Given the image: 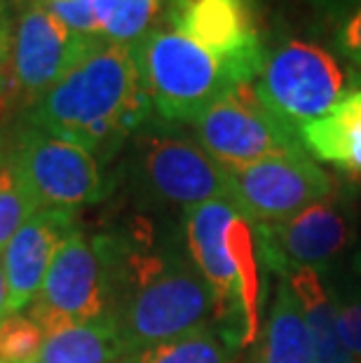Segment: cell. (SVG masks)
Wrapping results in <instances>:
<instances>
[{
    "mask_svg": "<svg viewBox=\"0 0 361 363\" xmlns=\"http://www.w3.org/2000/svg\"><path fill=\"white\" fill-rule=\"evenodd\" d=\"M169 0H91L101 35L136 45L165 19Z\"/></svg>",
    "mask_w": 361,
    "mask_h": 363,
    "instance_id": "obj_21",
    "label": "cell"
},
{
    "mask_svg": "<svg viewBox=\"0 0 361 363\" xmlns=\"http://www.w3.org/2000/svg\"><path fill=\"white\" fill-rule=\"evenodd\" d=\"M136 176L155 202L190 206L230 199V174L195 138L172 131V125L148 122L134 136Z\"/></svg>",
    "mask_w": 361,
    "mask_h": 363,
    "instance_id": "obj_7",
    "label": "cell"
},
{
    "mask_svg": "<svg viewBox=\"0 0 361 363\" xmlns=\"http://www.w3.org/2000/svg\"><path fill=\"white\" fill-rule=\"evenodd\" d=\"M75 230L71 208H40L0 253L7 277V316L21 314L43 289L61 242Z\"/></svg>",
    "mask_w": 361,
    "mask_h": 363,
    "instance_id": "obj_14",
    "label": "cell"
},
{
    "mask_svg": "<svg viewBox=\"0 0 361 363\" xmlns=\"http://www.w3.org/2000/svg\"><path fill=\"white\" fill-rule=\"evenodd\" d=\"M150 115L134 45L96 38L78 64L28 108L26 122L80 145L104 164L148 125Z\"/></svg>",
    "mask_w": 361,
    "mask_h": 363,
    "instance_id": "obj_1",
    "label": "cell"
},
{
    "mask_svg": "<svg viewBox=\"0 0 361 363\" xmlns=\"http://www.w3.org/2000/svg\"><path fill=\"white\" fill-rule=\"evenodd\" d=\"M258 256L267 269L284 267L324 269L343 256L352 239L350 216L335 192L324 202L305 208L282 223H253Z\"/></svg>",
    "mask_w": 361,
    "mask_h": 363,
    "instance_id": "obj_12",
    "label": "cell"
},
{
    "mask_svg": "<svg viewBox=\"0 0 361 363\" xmlns=\"http://www.w3.org/2000/svg\"><path fill=\"white\" fill-rule=\"evenodd\" d=\"M12 38L14 30L10 26L7 3L0 0V96L10 89V59H12Z\"/></svg>",
    "mask_w": 361,
    "mask_h": 363,
    "instance_id": "obj_27",
    "label": "cell"
},
{
    "mask_svg": "<svg viewBox=\"0 0 361 363\" xmlns=\"http://www.w3.org/2000/svg\"><path fill=\"white\" fill-rule=\"evenodd\" d=\"M195 141L226 169L251 167L277 155L305 152L298 131L279 122L253 89V82L235 84L206 106L193 122Z\"/></svg>",
    "mask_w": 361,
    "mask_h": 363,
    "instance_id": "obj_6",
    "label": "cell"
},
{
    "mask_svg": "<svg viewBox=\"0 0 361 363\" xmlns=\"http://www.w3.org/2000/svg\"><path fill=\"white\" fill-rule=\"evenodd\" d=\"M230 174L233 202L251 223H282L333 195V181L307 152L277 155Z\"/></svg>",
    "mask_w": 361,
    "mask_h": 363,
    "instance_id": "obj_10",
    "label": "cell"
},
{
    "mask_svg": "<svg viewBox=\"0 0 361 363\" xmlns=\"http://www.w3.org/2000/svg\"><path fill=\"white\" fill-rule=\"evenodd\" d=\"M43 5L75 35L104 38L91 0H43Z\"/></svg>",
    "mask_w": 361,
    "mask_h": 363,
    "instance_id": "obj_25",
    "label": "cell"
},
{
    "mask_svg": "<svg viewBox=\"0 0 361 363\" xmlns=\"http://www.w3.org/2000/svg\"><path fill=\"white\" fill-rule=\"evenodd\" d=\"M258 363H312L310 333L294 289L279 279L263 328Z\"/></svg>",
    "mask_w": 361,
    "mask_h": 363,
    "instance_id": "obj_18",
    "label": "cell"
},
{
    "mask_svg": "<svg viewBox=\"0 0 361 363\" xmlns=\"http://www.w3.org/2000/svg\"><path fill=\"white\" fill-rule=\"evenodd\" d=\"M242 213L230 199H213L183 211V235L188 256L204 277L218 303V328L242 347L244 323L240 303V279L228 249V228Z\"/></svg>",
    "mask_w": 361,
    "mask_h": 363,
    "instance_id": "obj_13",
    "label": "cell"
},
{
    "mask_svg": "<svg viewBox=\"0 0 361 363\" xmlns=\"http://www.w3.org/2000/svg\"><path fill=\"white\" fill-rule=\"evenodd\" d=\"M35 211H40V204L21 179L7 148V138H0V253Z\"/></svg>",
    "mask_w": 361,
    "mask_h": 363,
    "instance_id": "obj_22",
    "label": "cell"
},
{
    "mask_svg": "<svg viewBox=\"0 0 361 363\" xmlns=\"http://www.w3.org/2000/svg\"><path fill=\"white\" fill-rule=\"evenodd\" d=\"M5 316H7V277H5L3 260H0V321Z\"/></svg>",
    "mask_w": 361,
    "mask_h": 363,
    "instance_id": "obj_28",
    "label": "cell"
},
{
    "mask_svg": "<svg viewBox=\"0 0 361 363\" xmlns=\"http://www.w3.org/2000/svg\"><path fill=\"white\" fill-rule=\"evenodd\" d=\"M333 45L352 66L361 68V5H357L338 26Z\"/></svg>",
    "mask_w": 361,
    "mask_h": 363,
    "instance_id": "obj_26",
    "label": "cell"
},
{
    "mask_svg": "<svg viewBox=\"0 0 361 363\" xmlns=\"http://www.w3.org/2000/svg\"><path fill=\"white\" fill-rule=\"evenodd\" d=\"M228 249L235 260L237 279H240V303L244 337L242 347L253 345L260 335V256L256 244V230L244 213H237L228 228Z\"/></svg>",
    "mask_w": 361,
    "mask_h": 363,
    "instance_id": "obj_19",
    "label": "cell"
},
{
    "mask_svg": "<svg viewBox=\"0 0 361 363\" xmlns=\"http://www.w3.org/2000/svg\"><path fill=\"white\" fill-rule=\"evenodd\" d=\"M305 152L361 181V87H352L324 118L298 131Z\"/></svg>",
    "mask_w": 361,
    "mask_h": 363,
    "instance_id": "obj_15",
    "label": "cell"
},
{
    "mask_svg": "<svg viewBox=\"0 0 361 363\" xmlns=\"http://www.w3.org/2000/svg\"><path fill=\"white\" fill-rule=\"evenodd\" d=\"M96 38L75 35L43 3L21 7L12 38L10 87L14 96L35 106L78 64Z\"/></svg>",
    "mask_w": 361,
    "mask_h": 363,
    "instance_id": "obj_11",
    "label": "cell"
},
{
    "mask_svg": "<svg viewBox=\"0 0 361 363\" xmlns=\"http://www.w3.org/2000/svg\"><path fill=\"white\" fill-rule=\"evenodd\" d=\"M331 296L335 305L338 335L355 363H361V284Z\"/></svg>",
    "mask_w": 361,
    "mask_h": 363,
    "instance_id": "obj_24",
    "label": "cell"
},
{
    "mask_svg": "<svg viewBox=\"0 0 361 363\" xmlns=\"http://www.w3.org/2000/svg\"><path fill=\"white\" fill-rule=\"evenodd\" d=\"M45 330L28 314H12L0 321V363H35Z\"/></svg>",
    "mask_w": 361,
    "mask_h": 363,
    "instance_id": "obj_23",
    "label": "cell"
},
{
    "mask_svg": "<svg viewBox=\"0 0 361 363\" xmlns=\"http://www.w3.org/2000/svg\"><path fill=\"white\" fill-rule=\"evenodd\" d=\"M125 354L118 321L104 316L48 333L35 363H120Z\"/></svg>",
    "mask_w": 361,
    "mask_h": 363,
    "instance_id": "obj_17",
    "label": "cell"
},
{
    "mask_svg": "<svg viewBox=\"0 0 361 363\" xmlns=\"http://www.w3.org/2000/svg\"><path fill=\"white\" fill-rule=\"evenodd\" d=\"M7 148L40 208L75 211L104 199L101 162L80 145L24 122L7 138Z\"/></svg>",
    "mask_w": 361,
    "mask_h": 363,
    "instance_id": "obj_8",
    "label": "cell"
},
{
    "mask_svg": "<svg viewBox=\"0 0 361 363\" xmlns=\"http://www.w3.org/2000/svg\"><path fill=\"white\" fill-rule=\"evenodd\" d=\"M237 345L218 326H204L167 342L127 352L120 363H237Z\"/></svg>",
    "mask_w": 361,
    "mask_h": 363,
    "instance_id": "obj_20",
    "label": "cell"
},
{
    "mask_svg": "<svg viewBox=\"0 0 361 363\" xmlns=\"http://www.w3.org/2000/svg\"><path fill=\"white\" fill-rule=\"evenodd\" d=\"M120 246L111 237H87L78 228L61 242L28 316L45 335L71 323L115 316Z\"/></svg>",
    "mask_w": 361,
    "mask_h": 363,
    "instance_id": "obj_4",
    "label": "cell"
},
{
    "mask_svg": "<svg viewBox=\"0 0 361 363\" xmlns=\"http://www.w3.org/2000/svg\"><path fill=\"white\" fill-rule=\"evenodd\" d=\"M115 321L132 352L218 326V303L190 256L120 249Z\"/></svg>",
    "mask_w": 361,
    "mask_h": 363,
    "instance_id": "obj_2",
    "label": "cell"
},
{
    "mask_svg": "<svg viewBox=\"0 0 361 363\" xmlns=\"http://www.w3.org/2000/svg\"><path fill=\"white\" fill-rule=\"evenodd\" d=\"M253 89L260 104L294 131L324 118L350 91L348 73L333 54L296 38L265 54Z\"/></svg>",
    "mask_w": 361,
    "mask_h": 363,
    "instance_id": "obj_5",
    "label": "cell"
},
{
    "mask_svg": "<svg viewBox=\"0 0 361 363\" xmlns=\"http://www.w3.org/2000/svg\"><path fill=\"white\" fill-rule=\"evenodd\" d=\"M12 3H17V5H30V3H43V0H12Z\"/></svg>",
    "mask_w": 361,
    "mask_h": 363,
    "instance_id": "obj_29",
    "label": "cell"
},
{
    "mask_svg": "<svg viewBox=\"0 0 361 363\" xmlns=\"http://www.w3.org/2000/svg\"><path fill=\"white\" fill-rule=\"evenodd\" d=\"M134 57L152 113L165 125H193L206 106L240 84L223 61L169 26L143 35Z\"/></svg>",
    "mask_w": 361,
    "mask_h": 363,
    "instance_id": "obj_3",
    "label": "cell"
},
{
    "mask_svg": "<svg viewBox=\"0 0 361 363\" xmlns=\"http://www.w3.org/2000/svg\"><path fill=\"white\" fill-rule=\"evenodd\" d=\"M277 274L294 289L301 303L307 333H310L312 363H355L338 335L333 296L317 269L284 267Z\"/></svg>",
    "mask_w": 361,
    "mask_h": 363,
    "instance_id": "obj_16",
    "label": "cell"
},
{
    "mask_svg": "<svg viewBox=\"0 0 361 363\" xmlns=\"http://www.w3.org/2000/svg\"><path fill=\"white\" fill-rule=\"evenodd\" d=\"M165 24L223 61L240 84L263 71L267 52L253 0H169Z\"/></svg>",
    "mask_w": 361,
    "mask_h": 363,
    "instance_id": "obj_9",
    "label": "cell"
}]
</instances>
